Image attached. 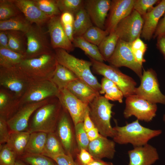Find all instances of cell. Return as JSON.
Here are the masks:
<instances>
[{"label": "cell", "mask_w": 165, "mask_h": 165, "mask_svg": "<svg viewBox=\"0 0 165 165\" xmlns=\"http://www.w3.org/2000/svg\"><path fill=\"white\" fill-rule=\"evenodd\" d=\"M62 108L58 98H52L34 113L27 131L30 133L55 132Z\"/></svg>", "instance_id": "6da1fadb"}, {"label": "cell", "mask_w": 165, "mask_h": 165, "mask_svg": "<svg viewBox=\"0 0 165 165\" xmlns=\"http://www.w3.org/2000/svg\"><path fill=\"white\" fill-rule=\"evenodd\" d=\"M138 119L127 123L123 126L116 125L113 127L114 134L113 140L120 145L130 144L134 147L148 143L152 138L162 133L160 130H152L141 125Z\"/></svg>", "instance_id": "7a4b0ae2"}, {"label": "cell", "mask_w": 165, "mask_h": 165, "mask_svg": "<svg viewBox=\"0 0 165 165\" xmlns=\"http://www.w3.org/2000/svg\"><path fill=\"white\" fill-rule=\"evenodd\" d=\"M54 50L58 63L70 70L79 79L99 92L101 89V84L91 71L90 67L92 65L91 61L76 58L63 49Z\"/></svg>", "instance_id": "3957f363"}, {"label": "cell", "mask_w": 165, "mask_h": 165, "mask_svg": "<svg viewBox=\"0 0 165 165\" xmlns=\"http://www.w3.org/2000/svg\"><path fill=\"white\" fill-rule=\"evenodd\" d=\"M57 63L54 52L38 57L25 58L18 66L33 81L50 80Z\"/></svg>", "instance_id": "277c9868"}, {"label": "cell", "mask_w": 165, "mask_h": 165, "mask_svg": "<svg viewBox=\"0 0 165 165\" xmlns=\"http://www.w3.org/2000/svg\"><path fill=\"white\" fill-rule=\"evenodd\" d=\"M114 105L104 96L100 94L88 105L90 117L95 127L101 135L107 138H113L114 134V131L110 122L112 109Z\"/></svg>", "instance_id": "5b68a950"}, {"label": "cell", "mask_w": 165, "mask_h": 165, "mask_svg": "<svg viewBox=\"0 0 165 165\" xmlns=\"http://www.w3.org/2000/svg\"><path fill=\"white\" fill-rule=\"evenodd\" d=\"M90 58L94 72L115 83L124 97H127L134 94L137 83L132 78L123 73L116 67Z\"/></svg>", "instance_id": "8992f818"}, {"label": "cell", "mask_w": 165, "mask_h": 165, "mask_svg": "<svg viewBox=\"0 0 165 165\" xmlns=\"http://www.w3.org/2000/svg\"><path fill=\"white\" fill-rule=\"evenodd\" d=\"M18 66L0 67V86L13 93L20 99L31 82Z\"/></svg>", "instance_id": "52a82bcc"}, {"label": "cell", "mask_w": 165, "mask_h": 165, "mask_svg": "<svg viewBox=\"0 0 165 165\" xmlns=\"http://www.w3.org/2000/svg\"><path fill=\"white\" fill-rule=\"evenodd\" d=\"M47 32L42 27L32 25L25 33L27 39L26 58H31L53 53Z\"/></svg>", "instance_id": "ba28073f"}, {"label": "cell", "mask_w": 165, "mask_h": 165, "mask_svg": "<svg viewBox=\"0 0 165 165\" xmlns=\"http://www.w3.org/2000/svg\"><path fill=\"white\" fill-rule=\"evenodd\" d=\"M124 117L128 119L134 116L138 120L146 122L151 121L156 116V104L152 103L135 94L126 97Z\"/></svg>", "instance_id": "9c48e42d"}, {"label": "cell", "mask_w": 165, "mask_h": 165, "mask_svg": "<svg viewBox=\"0 0 165 165\" xmlns=\"http://www.w3.org/2000/svg\"><path fill=\"white\" fill-rule=\"evenodd\" d=\"M60 90L50 80L32 81L20 98L21 106L24 105L59 98Z\"/></svg>", "instance_id": "30bf717a"}, {"label": "cell", "mask_w": 165, "mask_h": 165, "mask_svg": "<svg viewBox=\"0 0 165 165\" xmlns=\"http://www.w3.org/2000/svg\"><path fill=\"white\" fill-rule=\"evenodd\" d=\"M134 94L152 103L165 105V95L160 91L156 74L152 69L144 71L140 85L135 88Z\"/></svg>", "instance_id": "8fae6325"}, {"label": "cell", "mask_w": 165, "mask_h": 165, "mask_svg": "<svg viewBox=\"0 0 165 165\" xmlns=\"http://www.w3.org/2000/svg\"><path fill=\"white\" fill-rule=\"evenodd\" d=\"M71 121L68 113L62 106L57 124L56 134L66 153L73 157L77 154L79 151Z\"/></svg>", "instance_id": "7c38bea8"}, {"label": "cell", "mask_w": 165, "mask_h": 165, "mask_svg": "<svg viewBox=\"0 0 165 165\" xmlns=\"http://www.w3.org/2000/svg\"><path fill=\"white\" fill-rule=\"evenodd\" d=\"M131 43L119 39L113 54L108 61L110 65L116 68L123 66L129 68L141 78L143 73L142 65L135 60L131 50Z\"/></svg>", "instance_id": "4fadbf2b"}, {"label": "cell", "mask_w": 165, "mask_h": 165, "mask_svg": "<svg viewBox=\"0 0 165 165\" xmlns=\"http://www.w3.org/2000/svg\"><path fill=\"white\" fill-rule=\"evenodd\" d=\"M143 24L142 16L133 9L129 15L119 22L114 31L119 39L131 43L140 37Z\"/></svg>", "instance_id": "5bb4252c"}, {"label": "cell", "mask_w": 165, "mask_h": 165, "mask_svg": "<svg viewBox=\"0 0 165 165\" xmlns=\"http://www.w3.org/2000/svg\"><path fill=\"white\" fill-rule=\"evenodd\" d=\"M52 98H53L21 106L17 111L7 120L10 132L26 131L28 129L30 118L35 111L48 103Z\"/></svg>", "instance_id": "9a60e30c"}, {"label": "cell", "mask_w": 165, "mask_h": 165, "mask_svg": "<svg viewBox=\"0 0 165 165\" xmlns=\"http://www.w3.org/2000/svg\"><path fill=\"white\" fill-rule=\"evenodd\" d=\"M134 0H111L105 24V30L113 32L119 22L129 15L133 9Z\"/></svg>", "instance_id": "2e32d148"}, {"label": "cell", "mask_w": 165, "mask_h": 165, "mask_svg": "<svg viewBox=\"0 0 165 165\" xmlns=\"http://www.w3.org/2000/svg\"><path fill=\"white\" fill-rule=\"evenodd\" d=\"M58 99L68 113L74 126L83 122L88 105L79 100L66 88L60 90Z\"/></svg>", "instance_id": "e0dca14e"}, {"label": "cell", "mask_w": 165, "mask_h": 165, "mask_svg": "<svg viewBox=\"0 0 165 165\" xmlns=\"http://www.w3.org/2000/svg\"><path fill=\"white\" fill-rule=\"evenodd\" d=\"M60 15L50 17L47 22L48 31L53 49H62L68 52L73 51L75 47L66 34L61 25Z\"/></svg>", "instance_id": "ac0fdd59"}, {"label": "cell", "mask_w": 165, "mask_h": 165, "mask_svg": "<svg viewBox=\"0 0 165 165\" xmlns=\"http://www.w3.org/2000/svg\"><path fill=\"white\" fill-rule=\"evenodd\" d=\"M111 0H85L84 7L94 26L103 30L110 9Z\"/></svg>", "instance_id": "d6986e66"}, {"label": "cell", "mask_w": 165, "mask_h": 165, "mask_svg": "<svg viewBox=\"0 0 165 165\" xmlns=\"http://www.w3.org/2000/svg\"><path fill=\"white\" fill-rule=\"evenodd\" d=\"M128 165H152L159 159L156 148L151 145L134 147L128 152Z\"/></svg>", "instance_id": "ffe728a7"}, {"label": "cell", "mask_w": 165, "mask_h": 165, "mask_svg": "<svg viewBox=\"0 0 165 165\" xmlns=\"http://www.w3.org/2000/svg\"><path fill=\"white\" fill-rule=\"evenodd\" d=\"M165 12V0H162L142 16L144 20L141 34L142 38L146 40L151 39L154 35L160 18Z\"/></svg>", "instance_id": "44dd1931"}, {"label": "cell", "mask_w": 165, "mask_h": 165, "mask_svg": "<svg viewBox=\"0 0 165 165\" xmlns=\"http://www.w3.org/2000/svg\"><path fill=\"white\" fill-rule=\"evenodd\" d=\"M18 7L26 19L31 24L42 27L47 23L50 17L45 14L34 4L33 0H11Z\"/></svg>", "instance_id": "7402d4cb"}, {"label": "cell", "mask_w": 165, "mask_h": 165, "mask_svg": "<svg viewBox=\"0 0 165 165\" xmlns=\"http://www.w3.org/2000/svg\"><path fill=\"white\" fill-rule=\"evenodd\" d=\"M87 151L94 159H112L116 152V143L113 140L100 135L97 138L90 142Z\"/></svg>", "instance_id": "603a6c76"}, {"label": "cell", "mask_w": 165, "mask_h": 165, "mask_svg": "<svg viewBox=\"0 0 165 165\" xmlns=\"http://www.w3.org/2000/svg\"><path fill=\"white\" fill-rule=\"evenodd\" d=\"M20 107L19 98L9 90L0 87V116L7 120Z\"/></svg>", "instance_id": "cb8c5ba5"}, {"label": "cell", "mask_w": 165, "mask_h": 165, "mask_svg": "<svg viewBox=\"0 0 165 165\" xmlns=\"http://www.w3.org/2000/svg\"><path fill=\"white\" fill-rule=\"evenodd\" d=\"M66 88L77 99L87 105L100 94L99 92L79 78L70 82Z\"/></svg>", "instance_id": "d4e9b609"}, {"label": "cell", "mask_w": 165, "mask_h": 165, "mask_svg": "<svg viewBox=\"0 0 165 165\" xmlns=\"http://www.w3.org/2000/svg\"><path fill=\"white\" fill-rule=\"evenodd\" d=\"M10 132L9 137L6 144L19 158L24 153L31 133L28 131Z\"/></svg>", "instance_id": "484cf974"}, {"label": "cell", "mask_w": 165, "mask_h": 165, "mask_svg": "<svg viewBox=\"0 0 165 165\" xmlns=\"http://www.w3.org/2000/svg\"><path fill=\"white\" fill-rule=\"evenodd\" d=\"M78 79L71 71L57 62L50 80L60 90L66 88L70 82Z\"/></svg>", "instance_id": "4316f807"}, {"label": "cell", "mask_w": 165, "mask_h": 165, "mask_svg": "<svg viewBox=\"0 0 165 165\" xmlns=\"http://www.w3.org/2000/svg\"><path fill=\"white\" fill-rule=\"evenodd\" d=\"M47 134L41 132L31 133L24 153L43 154Z\"/></svg>", "instance_id": "83f0119b"}, {"label": "cell", "mask_w": 165, "mask_h": 165, "mask_svg": "<svg viewBox=\"0 0 165 165\" xmlns=\"http://www.w3.org/2000/svg\"><path fill=\"white\" fill-rule=\"evenodd\" d=\"M21 14L9 19L0 21V31H15L25 33L32 25Z\"/></svg>", "instance_id": "f1b7e54d"}, {"label": "cell", "mask_w": 165, "mask_h": 165, "mask_svg": "<svg viewBox=\"0 0 165 165\" xmlns=\"http://www.w3.org/2000/svg\"><path fill=\"white\" fill-rule=\"evenodd\" d=\"M5 31L8 38L9 49L16 52L25 55L27 48V39L25 33L15 31Z\"/></svg>", "instance_id": "f546056e"}, {"label": "cell", "mask_w": 165, "mask_h": 165, "mask_svg": "<svg viewBox=\"0 0 165 165\" xmlns=\"http://www.w3.org/2000/svg\"><path fill=\"white\" fill-rule=\"evenodd\" d=\"M93 25L90 18L83 6L74 15V37L82 36Z\"/></svg>", "instance_id": "4dcf8cb0"}, {"label": "cell", "mask_w": 165, "mask_h": 165, "mask_svg": "<svg viewBox=\"0 0 165 165\" xmlns=\"http://www.w3.org/2000/svg\"><path fill=\"white\" fill-rule=\"evenodd\" d=\"M65 153L56 133L53 132L47 134L43 155L52 159L57 156Z\"/></svg>", "instance_id": "1f68e13d"}, {"label": "cell", "mask_w": 165, "mask_h": 165, "mask_svg": "<svg viewBox=\"0 0 165 165\" xmlns=\"http://www.w3.org/2000/svg\"><path fill=\"white\" fill-rule=\"evenodd\" d=\"M72 43L75 48L81 49L90 58L98 61H104L98 46L87 41L82 36L74 37Z\"/></svg>", "instance_id": "d6a6232c"}, {"label": "cell", "mask_w": 165, "mask_h": 165, "mask_svg": "<svg viewBox=\"0 0 165 165\" xmlns=\"http://www.w3.org/2000/svg\"><path fill=\"white\" fill-rule=\"evenodd\" d=\"M101 85L100 94H105L104 97L108 100L122 103L123 94L115 83L104 77L101 79Z\"/></svg>", "instance_id": "836d02e7"}, {"label": "cell", "mask_w": 165, "mask_h": 165, "mask_svg": "<svg viewBox=\"0 0 165 165\" xmlns=\"http://www.w3.org/2000/svg\"><path fill=\"white\" fill-rule=\"evenodd\" d=\"M25 58V55L8 48L0 47V67L9 68L17 67Z\"/></svg>", "instance_id": "e575fe53"}, {"label": "cell", "mask_w": 165, "mask_h": 165, "mask_svg": "<svg viewBox=\"0 0 165 165\" xmlns=\"http://www.w3.org/2000/svg\"><path fill=\"white\" fill-rule=\"evenodd\" d=\"M119 37L114 31L109 34L102 41L98 47L105 61H108L113 54Z\"/></svg>", "instance_id": "d590c367"}, {"label": "cell", "mask_w": 165, "mask_h": 165, "mask_svg": "<svg viewBox=\"0 0 165 165\" xmlns=\"http://www.w3.org/2000/svg\"><path fill=\"white\" fill-rule=\"evenodd\" d=\"M109 34L105 30L93 25L82 36L87 41L98 46L104 38Z\"/></svg>", "instance_id": "8d00e7d4"}, {"label": "cell", "mask_w": 165, "mask_h": 165, "mask_svg": "<svg viewBox=\"0 0 165 165\" xmlns=\"http://www.w3.org/2000/svg\"><path fill=\"white\" fill-rule=\"evenodd\" d=\"M21 13L11 0H0V21L9 19Z\"/></svg>", "instance_id": "74e56055"}, {"label": "cell", "mask_w": 165, "mask_h": 165, "mask_svg": "<svg viewBox=\"0 0 165 165\" xmlns=\"http://www.w3.org/2000/svg\"><path fill=\"white\" fill-rule=\"evenodd\" d=\"M19 158L29 165H57L53 160L42 154L24 153Z\"/></svg>", "instance_id": "f35d334b"}, {"label": "cell", "mask_w": 165, "mask_h": 165, "mask_svg": "<svg viewBox=\"0 0 165 165\" xmlns=\"http://www.w3.org/2000/svg\"><path fill=\"white\" fill-rule=\"evenodd\" d=\"M34 4L41 10L50 17L60 15L61 13L56 0H33Z\"/></svg>", "instance_id": "ab89813d"}, {"label": "cell", "mask_w": 165, "mask_h": 165, "mask_svg": "<svg viewBox=\"0 0 165 165\" xmlns=\"http://www.w3.org/2000/svg\"><path fill=\"white\" fill-rule=\"evenodd\" d=\"M61 13L68 12L74 15L84 6L83 0H56Z\"/></svg>", "instance_id": "60d3db41"}, {"label": "cell", "mask_w": 165, "mask_h": 165, "mask_svg": "<svg viewBox=\"0 0 165 165\" xmlns=\"http://www.w3.org/2000/svg\"><path fill=\"white\" fill-rule=\"evenodd\" d=\"M76 141L79 151L83 149L87 150L90 143L83 126V122L79 123L74 126Z\"/></svg>", "instance_id": "b9f144b4"}, {"label": "cell", "mask_w": 165, "mask_h": 165, "mask_svg": "<svg viewBox=\"0 0 165 165\" xmlns=\"http://www.w3.org/2000/svg\"><path fill=\"white\" fill-rule=\"evenodd\" d=\"M60 18L61 25L66 34L72 42L74 38V15L70 13L64 12L61 13Z\"/></svg>", "instance_id": "7bdbcfd3"}, {"label": "cell", "mask_w": 165, "mask_h": 165, "mask_svg": "<svg viewBox=\"0 0 165 165\" xmlns=\"http://www.w3.org/2000/svg\"><path fill=\"white\" fill-rule=\"evenodd\" d=\"M131 47L135 60L142 65L145 61L144 56L147 50V45L139 37L131 43Z\"/></svg>", "instance_id": "ee69618b"}, {"label": "cell", "mask_w": 165, "mask_h": 165, "mask_svg": "<svg viewBox=\"0 0 165 165\" xmlns=\"http://www.w3.org/2000/svg\"><path fill=\"white\" fill-rule=\"evenodd\" d=\"M0 165H15L17 157L6 143L0 145Z\"/></svg>", "instance_id": "f6af8a7d"}, {"label": "cell", "mask_w": 165, "mask_h": 165, "mask_svg": "<svg viewBox=\"0 0 165 165\" xmlns=\"http://www.w3.org/2000/svg\"><path fill=\"white\" fill-rule=\"evenodd\" d=\"M159 2L157 0H134L133 9L142 16Z\"/></svg>", "instance_id": "bcb514c9"}, {"label": "cell", "mask_w": 165, "mask_h": 165, "mask_svg": "<svg viewBox=\"0 0 165 165\" xmlns=\"http://www.w3.org/2000/svg\"><path fill=\"white\" fill-rule=\"evenodd\" d=\"M10 133L7 120L0 116V145L7 143L9 137Z\"/></svg>", "instance_id": "7dc6e473"}, {"label": "cell", "mask_w": 165, "mask_h": 165, "mask_svg": "<svg viewBox=\"0 0 165 165\" xmlns=\"http://www.w3.org/2000/svg\"><path fill=\"white\" fill-rule=\"evenodd\" d=\"M52 159L57 165H79L74 161L73 157L66 153L57 156Z\"/></svg>", "instance_id": "c3c4849f"}, {"label": "cell", "mask_w": 165, "mask_h": 165, "mask_svg": "<svg viewBox=\"0 0 165 165\" xmlns=\"http://www.w3.org/2000/svg\"><path fill=\"white\" fill-rule=\"evenodd\" d=\"M77 155L79 165H87L94 159L89 152L85 149H80Z\"/></svg>", "instance_id": "681fc988"}, {"label": "cell", "mask_w": 165, "mask_h": 165, "mask_svg": "<svg viewBox=\"0 0 165 165\" xmlns=\"http://www.w3.org/2000/svg\"><path fill=\"white\" fill-rule=\"evenodd\" d=\"M165 35V14L159 22L153 35L154 38H157Z\"/></svg>", "instance_id": "f907efd6"}, {"label": "cell", "mask_w": 165, "mask_h": 165, "mask_svg": "<svg viewBox=\"0 0 165 165\" xmlns=\"http://www.w3.org/2000/svg\"><path fill=\"white\" fill-rule=\"evenodd\" d=\"M83 122L84 128L86 132L95 127L90 117L88 108L85 114Z\"/></svg>", "instance_id": "816d5d0a"}, {"label": "cell", "mask_w": 165, "mask_h": 165, "mask_svg": "<svg viewBox=\"0 0 165 165\" xmlns=\"http://www.w3.org/2000/svg\"><path fill=\"white\" fill-rule=\"evenodd\" d=\"M0 47L9 49L8 37L5 31H0Z\"/></svg>", "instance_id": "f5cc1de1"}, {"label": "cell", "mask_w": 165, "mask_h": 165, "mask_svg": "<svg viewBox=\"0 0 165 165\" xmlns=\"http://www.w3.org/2000/svg\"><path fill=\"white\" fill-rule=\"evenodd\" d=\"M87 134L90 142L96 139L101 135L98 130L95 127L87 132Z\"/></svg>", "instance_id": "db71d44e"}, {"label": "cell", "mask_w": 165, "mask_h": 165, "mask_svg": "<svg viewBox=\"0 0 165 165\" xmlns=\"http://www.w3.org/2000/svg\"><path fill=\"white\" fill-rule=\"evenodd\" d=\"M157 46L165 59V35L157 38Z\"/></svg>", "instance_id": "11a10c76"}, {"label": "cell", "mask_w": 165, "mask_h": 165, "mask_svg": "<svg viewBox=\"0 0 165 165\" xmlns=\"http://www.w3.org/2000/svg\"><path fill=\"white\" fill-rule=\"evenodd\" d=\"M87 165H113L110 162H106L101 160L94 159V160Z\"/></svg>", "instance_id": "9f6ffc18"}, {"label": "cell", "mask_w": 165, "mask_h": 165, "mask_svg": "<svg viewBox=\"0 0 165 165\" xmlns=\"http://www.w3.org/2000/svg\"><path fill=\"white\" fill-rule=\"evenodd\" d=\"M15 165H29L19 159L16 160Z\"/></svg>", "instance_id": "6f0895ef"}, {"label": "cell", "mask_w": 165, "mask_h": 165, "mask_svg": "<svg viewBox=\"0 0 165 165\" xmlns=\"http://www.w3.org/2000/svg\"><path fill=\"white\" fill-rule=\"evenodd\" d=\"M163 119L164 122H165V114L163 115Z\"/></svg>", "instance_id": "680465c9"}]
</instances>
